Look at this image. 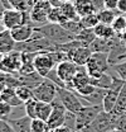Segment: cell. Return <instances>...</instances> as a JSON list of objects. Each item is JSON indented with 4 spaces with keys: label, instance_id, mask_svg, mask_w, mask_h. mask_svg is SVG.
Returning <instances> with one entry per match:
<instances>
[{
    "label": "cell",
    "instance_id": "1",
    "mask_svg": "<svg viewBox=\"0 0 126 132\" xmlns=\"http://www.w3.org/2000/svg\"><path fill=\"white\" fill-rule=\"evenodd\" d=\"M38 32H40L43 36H46L49 38L52 42H54L56 45H66L72 41L76 39V36L73 33L68 32L62 24H57V23H47L44 26H39V27H34Z\"/></svg>",
    "mask_w": 126,
    "mask_h": 132
},
{
    "label": "cell",
    "instance_id": "2",
    "mask_svg": "<svg viewBox=\"0 0 126 132\" xmlns=\"http://www.w3.org/2000/svg\"><path fill=\"white\" fill-rule=\"evenodd\" d=\"M1 24L4 26L5 29H13L18 26H22V24H32L30 20V13H27V12H20L18 9H6L4 12V14L0 19Z\"/></svg>",
    "mask_w": 126,
    "mask_h": 132
},
{
    "label": "cell",
    "instance_id": "3",
    "mask_svg": "<svg viewBox=\"0 0 126 132\" xmlns=\"http://www.w3.org/2000/svg\"><path fill=\"white\" fill-rule=\"evenodd\" d=\"M102 111V105H83L76 113V130L81 131L90 126Z\"/></svg>",
    "mask_w": 126,
    "mask_h": 132
},
{
    "label": "cell",
    "instance_id": "4",
    "mask_svg": "<svg viewBox=\"0 0 126 132\" xmlns=\"http://www.w3.org/2000/svg\"><path fill=\"white\" fill-rule=\"evenodd\" d=\"M33 97L39 102L53 103L58 97V86L49 79L44 78L43 81L33 89Z\"/></svg>",
    "mask_w": 126,
    "mask_h": 132
},
{
    "label": "cell",
    "instance_id": "5",
    "mask_svg": "<svg viewBox=\"0 0 126 132\" xmlns=\"http://www.w3.org/2000/svg\"><path fill=\"white\" fill-rule=\"evenodd\" d=\"M116 122H117V118L112 113L102 111L97 116V118L85 130L90 132H107L116 128Z\"/></svg>",
    "mask_w": 126,
    "mask_h": 132
},
{
    "label": "cell",
    "instance_id": "6",
    "mask_svg": "<svg viewBox=\"0 0 126 132\" xmlns=\"http://www.w3.org/2000/svg\"><path fill=\"white\" fill-rule=\"evenodd\" d=\"M58 98L68 112L77 113L83 107V103H82L81 98L73 90H71L68 88H59L58 86Z\"/></svg>",
    "mask_w": 126,
    "mask_h": 132
},
{
    "label": "cell",
    "instance_id": "7",
    "mask_svg": "<svg viewBox=\"0 0 126 132\" xmlns=\"http://www.w3.org/2000/svg\"><path fill=\"white\" fill-rule=\"evenodd\" d=\"M52 9V4L49 1H35L33 9L30 10V20L34 27L44 26L48 22V14Z\"/></svg>",
    "mask_w": 126,
    "mask_h": 132
},
{
    "label": "cell",
    "instance_id": "8",
    "mask_svg": "<svg viewBox=\"0 0 126 132\" xmlns=\"http://www.w3.org/2000/svg\"><path fill=\"white\" fill-rule=\"evenodd\" d=\"M52 104H53V111H52V113L47 121L48 128L50 131L63 127L66 123V116H67V109L64 108V105L62 104V102L59 100L58 97L56 98V100Z\"/></svg>",
    "mask_w": 126,
    "mask_h": 132
},
{
    "label": "cell",
    "instance_id": "9",
    "mask_svg": "<svg viewBox=\"0 0 126 132\" xmlns=\"http://www.w3.org/2000/svg\"><path fill=\"white\" fill-rule=\"evenodd\" d=\"M23 65V53L19 51H13L10 53L3 55L0 60V70L4 72L19 71Z\"/></svg>",
    "mask_w": 126,
    "mask_h": 132
},
{
    "label": "cell",
    "instance_id": "10",
    "mask_svg": "<svg viewBox=\"0 0 126 132\" xmlns=\"http://www.w3.org/2000/svg\"><path fill=\"white\" fill-rule=\"evenodd\" d=\"M54 67H57V65L53 61L49 52H40V53L35 55V57H34V69L43 78H46L48 75V72L50 70H53Z\"/></svg>",
    "mask_w": 126,
    "mask_h": 132
},
{
    "label": "cell",
    "instance_id": "11",
    "mask_svg": "<svg viewBox=\"0 0 126 132\" xmlns=\"http://www.w3.org/2000/svg\"><path fill=\"white\" fill-rule=\"evenodd\" d=\"M56 69H57V72H58L59 78L62 79V81L66 82V85H68V84L72 82L75 75L79 70V66L76 65L71 60H64L61 64H58Z\"/></svg>",
    "mask_w": 126,
    "mask_h": 132
},
{
    "label": "cell",
    "instance_id": "12",
    "mask_svg": "<svg viewBox=\"0 0 126 132\" xmlns=\"http://www.w3.org/2000/svg\"><path fill=\"white\" fill-rule=\"evenodd\" d=\"M34 26L33 24H22V26H18L15 28H13V29H10V32H12V36H13V38H14V41H15L16 43H19V42H25V41H28V39H30L32 36L34 34Z\"/></svg>",
    "mask_w": 126,
    "mask_h": 132
},
{
    "label": "cell",
    "instance_id": "13",
    "mask_svg": "<svg viewBox=\"0 0 126 132\" xmlns=\"http://www.w3.org/2000/svg\"><path fill=\"white\" fill-rule=\"evenodd\" d=\"M15 46L16 42L9 29H4L3 32H0V55H6L15 51Z\"/></svg>",
    "mask_w": 126,
    "mask_h": 132
},
{
    "label": "cell",
    "instance_id": "14",
    "mask_svg": "<svg viewBox=\"0 0 126 132\" xmlns=\"http://www.w3.org/2000/svg\"><path fill=\"white\" fill-rule=\"evenodd\" d=\"M126 61V46L121 43H119L117 46H115L109 52V64L110 66L119 65Z\"/></svg>",
    "mask_w": 126,
    "mask_h": 132
},
{
    "label": "cell",
    "instance_id": "15",
    "mask_svg": "<svg viewBox=\"0 0 126 132\" xmlns=\"http://www.w3.org/2000/svg\"><path fill=\"white\" fill-rule=\"evenodd\" d=\"M90 80H91V78H90V75L87 74L86 67H85V66H79V70L77 71V74L75 75L72 82L67 85V88L71 89V90H73V92H76L77 89L85 86L86 84H90Z\"/></svg>",
    "mask_w": 126,
    "mask_h": 132
},
{
    "label": "cell",
    "instance_id": "16",
    "mask_svg": "<svg viewBox=\"0 0 126 132\" xmlns=\"http://www.w3.org/2000/svg\"><path fill=\"white\" fill-rule=\"evenodd\" d=\"M92 56V51L87 46H79L75 50V52L72 53L71 61H73L76 65L78 66H86L87 61L91 59Z\"/></svg>",
    "mask_w": 126,
    "mask_h": 132
},
{
    "label": "cell",
    "instance_id": "17",
    "mask_svg": "<svg viewBox=\"0 0 126 132\" xmlns=\"http://www.w3.org/2000/svg\"><path fill=\"white\" fill-rule=\"evenodd\" d=\"M107 89H101V88H96V90L92 92L91 94L86 95V97H79L83 105H102L103 98L106 95Z\"/></svg>",
    "mask_w": 126,
    "mask_h": 132
},
{
    "label": "cell",
    "instance_id": "18",
    "mask_svg": "<svg viewBox=\"0 0 126 132\" xmlns=\"http://www.w3.org/2000/svg\"><path fill=\"white\" fill-rule=\"evenodd\" d=\"M32 119L29 116H22L14 119H6L15 132H32Z\"/></svg>",
    "mask_w": 126,
    "mask_h": 132
},
{
    "label": "cell",
    "instance_id": "19",
    "mask_svg": "<svg viewBox=\"0 0 126 132\" xmlns=\"http://www.w3.org/2000/svg\"><path fill=\"white\" fill-rule=\"evenodd\" d=\"M110 113H112L117 119L122 114L126 113V81L124 82V85L121 88V92L119 94V98H117L115 108L112 109V112H110Z\"/></svg>",
    "mask_w": 126,
    "mask_h": 132
},
{
    "label": "cell",
    "instance_id": "20",
    "mask_svg": "<svg viewBox=\"0 0 126 132\" xmlns=\"http://www.w3.org/2000/svg\"><path fill=\"white\" fill-rule=\"evenodd\" d=\"M73 4H75V8L78 13L79 18L88 15L91 13H97L92 0H73Z\"/></svg>",
    "mask_w": 126,
    "mask_h": 132
},
{
    "label": "cell",
    "instance_id": "21",
    "mask_svg": "<svg viewBox=\"0 0 126 132\" xmlns=\"http://www.w3.org/2000/svg\"><path fill=\"white\" fill-rule=\"evenodd\" d=\"M90 82L92 85H94L96 88L110 89L111 86H112V82H113V75H111L109 72H105V74H102L98 78H91Z\"/></svg>",
    "mask_w": 126,
    "mask_h": 132
},
{
    "label": "cell",
    "instance_id": "22",
    "mask_svg": "<svg viewBox=\"0 0 126 132\" xmlns=\"http://www.w3.org/2000/svg\"><path fill=\"white\" fill-rule=\"evenodd\" d=\"M53 111V104L47 102H37V109H35V118H40L47 122L49 116Z\"/></svg>",
    "mask_w": 126,
    "mask_h": 132
},
{
    "label": "cell",
    "instance_id": "23",
    "mask_svg": "<svg viewBox=\"0 0 126 132\" xmlns=\"http://www.w3.org/2000/svg\"><path fill=\"white\" fill-rule=\"evenodd\" d=\"M43 80H44V78L40 74H38L37 71H34L32 74H27V75L20 78L22 85H25V86H28L30 89H34L35 86H38Z\"/></svg>",
    "mask_w": 126,
    "mask_h": 132
},
{
    "label": "cell",
    "instance_id": "24",
    "mask_svg": "<svg viewBox=\"0 0 126 132\" xmlns=\"http://www.w3.org/2000/svg\"><path fill=\"white\" fill-rule=\"evenodd\" d=\"M93 32L96 34V37L98 38H105V39H109L116 36V33L113 31L112 26L109 24H103V23H98L96 27L93 28Z\"/></svg>",
    "mask_w": 126,
    "mask_h": 132
},
{
    "label": "cell",
    "instance_id": "25",
    "mask_svg": "<svg viewBox=\"0 0 126 132\" xmlns=\"http://www.w3.org/2000/svg\"><path fill=\"white\" fill-rule=\"evenodd\" d=\"M61 9H62L63 15L67 18V20H79L81 19L76 8H75L73 1H64L61 5Z\"/></svg>",
    "mask_w": 126,
    "mask_h": 132
},
{
    "label": "cell",
    "instance_id": "26",
    "mask_svg": "<svg viewBox=\"0 0 126 132\" xmlns=\"http://www.w3.org/2000/svg\"><path fill=\"white\" fill-rule=\"evenodd\" d=\"M94 38H96V34H94L93 29H90V28H83L76 36V39L79 41L83 46H87V47H90V45L93 42Z\"/></svg>",
    "mask_w": 126,
    "mask_h": 132
},
{
    "label": "cell",
    "instance_id": "27",
    "mask_svg": "<svg viewBox=\"0 0 126 132\" xmlns=\"http://www.w3.org/2000/svg\"><path fill=\"white\" fill-rule=\"evenodd\" d=\"M48 22L49 23H57V24H63L67 20V18L63 15L61 6H52L49 14H48Z\"/></svg>",
    "mask_w": 126,
    "mask_h": 132
},
{
    "label": "cell",
    "instance_id": "28",
    "mask_svg": "<svg viewBox=\"0 0 126 132\" xmlns=\"http://www.w3.org/2000/svg\"><path fill=\"white\" fill-rule=\"evenodd\" d=\"M97 14H98V18H100V23L109 24V26H112L116 16L120 15V13L117 10H110V9H102Z\"/></svg>",
    "mask_w": 126,
    "mask_h": 132
},
{
    "label": "cell",
    "instance_id": "29",
    "mask_svg": "<svg viewBox=\"0 0 126 132\" xmlns=\"http://www.w3.org/2000/svg\"><path fill=\"white\" fill-rule=\"evenodd\" d=\"M81 24L83 28H90V29H93L94 27L100 23V18H98V14L97 13H91L88 15L82 16L79 19Z\"/></svg>",
    "mask_w": 126,
    "mask_h": 132
},
{
    "label": "cell",
    "instance_id": "30",
    "mask_svg": "<svg viewBox=\"0 0 126 132\" xmlns=\"http://www.w3.org/2000/svg\"><path fill=\"white\" fill-rule=\"evenodd\" d=\"M14 92H15V94L19 97V99L22 100V102H27V100H29L30 98H33V89L30 88H28V86H25V85H18L15 89H14Z\"/></svg>",
    "mask_w": 126,
    "mask_h": 132
},
{
    "label": "cell",
    "instance_id": "31",
    "mask_svg": "<svg viewBox=\"0 0 126 132\" xmlns=\"http://www.w3.org/2000/svg\"><path fill=\"white\" fill-rule=\"evenodd\" d=\"M112 28L116 34H122L126 31V15L125 14H120L116 16V19L112 23Z\"/></svg>",
    "mask_w": 126,
    "mask_h": 132
},
{
    "label": "cell",
    "instance_id": "32",
    "mask_svg": "<svg viewBox=\"0 0 126 132\" xmlns=\"http://www.w3.org/2000/svg\"><path fill=\"white\" fill-rule=\"evenodd\" d=\"M48 123L40 118H33L32 119V132H49Z\"/></svg>",
    "mask_w": 126,
    "mask_h": 132
},
{
    "label": "cell",
    "instance_id": "33",
    "mask_svg": "<svg viewBox=\"0 0 126 132\" xmlns=\"http://www.w3.org/2000/svg\"><path fill=\"white\" fill-rule=\"evenodd\" d=\"M62 26L68 31V32L73 33L75 36H77V34L83 29V27H82V24H81L79 20H68V22L63 23Z\"/></svg>",
    "mask_w": 126,
    "mask_h": 132
},
{
    "label": "cell",
    "instance_id": "34",
    "mask_svg": "<svg viewBox=\"0 0 126 132\" xmlns=\"http://www.w3.org/2000/svg\"><path fill=\"white\" fill-rule=\"evenodd\" d=\"M37 99L34 98H30L29 100H27L24 103V112L25 114L29 116L30 118H35V109H37Z\"/></svg>",
    "mask_w": 126,
    "mask_h": 132
},
{
    "label": "cell",
    "instance_id": "35",
    "mask_svg": "<svg viewBox=\"0 0 126 132\" xmlns=\"http://www.w3.org/2000/svg\"><path fill=\"white\" fill-rule=\"evenodd\" d=\"M3 98H4V102L9 103L12 107H19L24 103L19 99V97L15 94V92H8V93H5V97H3Z\"/></svg>",
    "mask_w": 126,
    "mask_h": 132
},
{
    "label": "cell",
    "instance_id": "36",
    "mask_svg": "<svg viewBox=\"0 0 126 132\" xmlns=\"http://www.w3.org/2000/svg\"><path fill=\"white\" fill-rule=\"evenodd\" d=\"M46 78H47V79H49L50 81H53L56 85H57V86H59V88H67L66 82L62 81V79L59 78V75H58V72H57V69H56V67L48 72V75L46 76Z\"/></svg>",
    "mask_w": 126,
    "mask_h": 132
},
{
    "label": "cell",
    "instance_id": "37",
    "mask_svg": "<svg viewBox=\"0 0 126 132\" xmlns=\"http://www.w3.org/2000/svg\"><path fill=\"white\" fill-rule=\"evenodd\" d=\"M94 90H96V86H94V85H92V84L90 82V84H86L85 86H82V88L77 89L75 93H76L77 95H79V97H86V95L91 94V93H92V92H94Z\"/></svg>",
    "mask_w": 126,
    "mask_h": 132
},
{
    "label": "cell",
    "instance_id": "38",
    "mask_svg": "<svg viewBox=\"0 0 126 132\" xmlns=\"http://www.w3.org/2000/svg\"><path fill=\"white\" fill-rule=\"evenodd\" d=\"M111 69L116 72V75H117L119 78H121L122 80H125L126 81V61L125 62H122V64H119V65L112 66Z\"/></svg>",
    "mask_w": 126,
    "mask_h": 132
},
{
    "label": "cell",
    "instance_id": "39",
    "mask_svg": "<svg viewBox=\"0 0 126 132\" xmlns=\"http://www.w3.org/2000/svg\"><path fill=\"white\" fill-rule=\"evenodd\" d=\"M12 108H13V107H12L9 103L1 100V102H0V117H5V116L10 114V113H12Z\"/></svg>",
    "mask_w": 126,
    "mask_h": 132
},
{
    "label": "cell",
    "instance_id": "40",
    "mask_svg": "<svg viewBox=\"0 0 126 132\" xmlns=\"http://www.w3.org/2000/svg\"><path fill=\"white\" fill-rule=\"evenodd\" d=\"M116 130L120 132H126V113L122 114L116 122Z\"/></svg>",
    "mask_w": 126,
    "mask_h": 132
},
{
    "label": "cell",
    "instance_id": "41",
    "mask_svg": "<svg viewBox=\"0 0 126 132\" xmlns=\"http://www.w3.org/2000/svg\"><path fill=\"white\" fill-rule=\"evenodd\" d=\"M117 4H119V0H103V6H105V9L117 10Z\"/></svg>",
    "mask_w": 126,
    "mask_h": 132
},
{
    "label": "cell",
    "instance_id": "42",
    "mask_svg": "<svg viewBox=\"0 0 126 132\" xmlns=\"http://www.w3.org/2000/svg\"><path fill=\"white\" fill-rule=\"evenodd\" d=\"M0 132H15L6 119H0Z\"/></svg>",
    "mask_w": 126,
    "mask_h": 132
},
{
    "label": "cell",
    "instance_id": "43",
    "mask_svg": "<svg viewBox=\"0 0 126 132\" xmlns=\"http://www.w3.org/2000/svg\"><path fill=\"white\" fill-rule=\"evenodd\" d=\"M117 12H119L120 14H126V0H119Z\"/></svg>",
    "mask_w": 126,
    "mask_h": 132
},
{
    "label": "cell",
    "instance_id": "44",
    "mask_svg": "<svg viewBox=\"0 0 126 132\" xmlns=\"http://www.w3.org/2000/svg\"><path fill=\"white\" fill-rule=\"evenodd\" d=\"M92 3H93L94 9H96L97 13H98L100 10L105 9V6H103V0H92Z\"/></svg>",
    "mask_w": 126,
    "mask_h": 132
},
{
    "label": "cell",
    "instance_id": "45",
    "mask_svg": "<svg viewBox=\"0 0 126 132\" xmlns=\"http://www.w3.org/2000/svg\"><path fill=\"white\" fill-rule=\"evenodd\" d=\"M71 130L68 128V127H66V126H63V127H59V128H56V130H53L52 132H69Z\"/></svg>",
    "mask_w": 126,
    "mask_h": 132
},
{
    "label": "cell",
    "instance_id": "46",
    "mask_svg": "<svg viewBox=\"0 0 126 132\" xmlns=\"http://www.w3.org/2000/svg\"><path fill=\"white\" fill-rule=\"evenodd\" d=\"M120 39H121L122 45H125V46H126V31L122 33V34H120Z\"/></svg>",
    "mask_w": 126,
    "mask_h": 132
},
{
    "label": "cell",
    "instance_id": "47",
    "mask_svg": "<svg viewBox=\"0 0 126 132\" xmlns=\"http://www.w3.org/2000/svg\"><path fill=\"white\" fill-rule=\"evenodd\" d=\"M4 29H5V28H4V26L1 24V22H0V32H3Z\"/></svg>",
    "mask_w": 126,
    "mask_h": 132
},
{
    "label": "cell",
    "instance_id": "48",
    "mask_svg": "<svg viewBox=\"0 0 126 132\" xmlns=\"http://www.w3.org/2000/svg\"><path fill=\"white\" fill-rule=\"evenodd\" d=\"M107 132H120V131H117V130L115 128V130H111V131H107Z\"/></svg>",
    "mask_w": 126,
    "mask_h": 132
},
{
    "label": "cell",
    "instance_id": "49",
    "mask_svg": "<svg viewBox=\"0 0 126 132\" xmlns=\"http://www.w3.org/2000/svg\"><path fill=\"white\" fill-rule=\"evenodd\" d=\"M69 132H79V131H76V130H71Z\"/></svg>",
    "mask_w": 126,
    "mask_h": 132
},
{
    "label": "cell",
    "instance_id": "50",
    "mask_svg": "<svg viewBox=\"0 0 126 132\" xmlns=\"http://www.w3.org/2000/svg\"><path fill=\"white\" fill-rule=\"evenodd\" d=\"M38 1H49V0H38Z\"/></svg>",
    "mask_w": 126,
    "mask_h": 132
}]
</instances>
